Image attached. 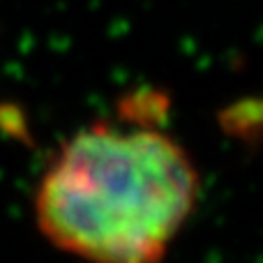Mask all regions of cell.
I'll return each instance as SVG.
<instances>
[{
    "label": "cell",
    "mask_w": 263,
    "mask_h": 263,
    "mask_svg": "<svg viewBox=\"0 0 263 263\" xmlns=\"http://www.w3.org/2000/svg\"><path fill=\"white\" fill-rule=\"evenodd\" d=\"M199 180L185 150L155 129L95 125L63 148L37 192L53 245L92 261L150 263L190 217Z\"/></svg>",
    "instance_id": "6da1fadb"
}]
</instances>
